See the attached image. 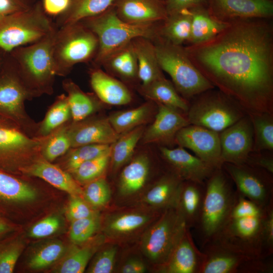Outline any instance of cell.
<instances>
[{
  "instance_id": "c3c4849f",
  "label": "cell",
  "mask_w": 273,
  "mask_h": 273,
  "mask_svg": "<svg viewBox=\"0 0 273 273\" xmlns=\"http://www.w3.org/2000/svg\"><path fill=\"white\" fill-rule=\"evenodd\" d=\"M82 195L90 206L100 208L104 207L109 202L111 190L106 179L101 177L86 184Z\"/></svg>"
},
{
  "instance_id": "4fadbf2b",
  "label": "cell",
  "mask_w": 273,
  "mask_h": 273,
  "mask_svg": "<svg viewBox=\"0 0 273 273\" xmlns=\"http://www.w3.org/2000/svg\"><path fill=\"white\" fill-rule=\"evenodd\" d=\"M221 167L241 195L262 207L273 200V174L246 164L224 163Z\"/></svg>"
},
{
  "instance_id": "5b68a950",
  "label": "cell",
  "mask_w": 273,
  "mask_h": 273,
  "mask_svg": "<svg viewBox=\"0 0 273 273\" xmlns=\"http://www.w3.org/2000/svg\"><path fill=\"white\" fill-rule=\"evenodd\" d=\"M235 193L222 167L215 169L205 181L203 203L194 228L202 245L212 239L220 229L232 207Z\"/></svg>"
},
{
  "instance_id": "94428289",
  "label": "cell",
  "mask_w": 273,
  "mask_h": 273,
  "mask_svg": "<svg viewBox=\"0 0 273 273\" xmlns=\"http://www.w3.org/2000/svg\"><path fill=\"white\" fill-rule=\"evenodd\" d=\"M26 5L30 6L32 5L31 0H16Z\"/></svg>"
},
{
  "instance_id": "91938a15",
  "label": "cell",
  "mask_w": 273,
  "mask_h": 273,
  "mask_svg": "<svg viewBox=\"0 0 273 273\" xmlns=\"http://www.w3.org/2000/svg\"><path fill=\"white\" fill-rule=\"evenodd\" d=\"M15 226L9 219L0 215V238L13 232Z\"/></svg>"
},
{
  "instance_id": "cb8c5ba5",
  "label": "cell",
  "mask_w": 273,
  "mask_h": 273,
  "mask_svg": "<svg viewBox=\"0 0 273 273\" xmlns=\"http://www.w3.org/2000/svg\"><path fill=\"white\" fill-rule=\"evenodd\" d=\"M23 175L40 178L70 195H82L83 190L70 173L42 157L27 167Z\"/></svg>"
},
{
  "instance_id": "f907efd6",
  "label": "cell",
  "mask_w": 273,
  "mask_h": 273,
  "mask_svg": "<svg viewBox=\"0 0 273 273\" xmlns=\"http://www.w3.org/2000/svg\"><path fill=\"white\" fill-rule=\"evenodd\" d=\"M61 220L55 215L44 218L34 224L29 231V236L33 238H42L55 234L61 226Z\"/></svg>"
},
{
  "instance_id": "6da1fadb",
  "label": "cell",
  "mask_w": 273,
  "mask_h": 273,
  "mask_svg": "<svg viewBox=\"0 0 273 273\" xmlns=\"http://www.w3.org/2000/svg\"><path fill=\"white\" fill-rule=\"evenodd\" d=\"M264 19H236L184 48L201 73L248 114L273 110V32Z\"/></svg>"
},
{
  "instance_id": "816d5d0a",
  "label": "cell",
  "mask_w": 273,
  "mask_h": 273,
  "mask_svg": "<svg viewBox=\"0 0 273 273\" xmlns=\"http://www.w3.org/2000/svg\"><path fill=\"white\" fill-rule=\"evenodd\" d=\"M96 213L92 209V206L79 196L71 195L66 210L67 217L71 222L90 216Z\"/></svg>"
},
{
  "instance_id": "603a6c76",
  "label": "cell",
  "mask_w": 273,
  "mask_h": 273,
  "mask_svg": "<svg viewBox=\"0 0 273 273\" xmlns=\"http://www.w3.org/2000/svg\"><path fill=\"white\" fill-rule=\"evenodd\" d=\"M37 193L32 185L18 175L0 170V215L7 218L15 206L34 200Z\"/></svg>"
},
{
  "instance_id": "680465c9",
  "label": "cell",
  "mask_w": 273,
  "mask_h": 273,
  "mask_svg": "<svg viewBox=\"0 0 273 273\" xmlns=\"http://www.w3.org/2000/svg\"><path fill=\"white\" fill-rule=\"evenodd\" d=\"M146 270V266L142 261L132 258L122 265L120 271L123 273H143Z\"/></svg>"
},
{
  "instance_id": "e575fe53",
  "label": "cell",
  "mask_w": 273,
  "mask_h": 273,
  "mask_svg": "<svg viewBox=\"0 0 273 273\" xmlns=\"http://www.w3.org/2000/svg\"><path fill=\"white\" fill-rule=\"evenodd\" d=\"M160 30L162 38L174 45L189 42L191 30L192 12L184 10L167 16Z\"/></svg>"
},
{
  "instance_id": "ac0fdd59",
  "label": "cell",
  "mask_w": 273,
  "mask_h": 273,
  "mask_svg": "<svg viewBox=\"0 0 273 273\" xmlns=\"http://www.w3.org/2000/svg\"><path fill=\"white\" fill-rule=\"evenodd\" d=\"M159 150L163 158L171 168L172 172L184 181L204 183L216 169L181 147L171 149L162 146Z\"/></svg>"
},
{
  "instance_id": "b9f144b4",
  "label": "cell",
  "mask_w": 273,
  "mask_h": 273,
  "mask_svg": "<svg viewBox=\"0 0 273 273\" xmlns=\"http://www.w3.org/2000/svg\"><path fill=\"white\" fill-rule=\"evenodd\" d=\"M67 249L61 241L51 240L37 247L28 260V267L34 270L42 269L60 260Z\"/></svg>"
},
{
  "instance_id": "f546056e",
  "label": "cell",
  "mask_w": 273,
  "mask_h": 273,
  "mask_svg": "<svg viewBox=\"0 0 273 273\" xmlns=\"http://www.w3.org/2000/svg\"><path fill=\"white\" fill-rule=\"evenodd\" d=\"M103 242L101 237L96 238L88 243H84L81 247L73 246L66 251L59 263L54 269L59 273H82L93 255Z\"/></svg>"
},
{
  "instance_id": "2e32d148",
  "label": "cell",
  "mask_w": 273,
  "mask_h": 273,
  "mask_svg": "<svg viewBox=\"0 0 273 273\" xmlns=\"http://www.w3.org/2000/svg\"><path fill=\"white\" fill-rule=\"evenodd\" d=\"M174 141L178 146L192 151L197 157L214 168H221L219 132L189 124L177 132Z\"/></svg>"
},
{
  "instance_id": "4316f807",
  "label": "cell",
  "mask_w": 273,
  "mask_h": 273,
  "mask_svg": "<svg viewBox=\"0 0 273 273\" xmlns=\"http://www.w3.org/2000/svg\"><path fill=\"white\" fill-rule=\"evenodd\" d=\"M138 62V76L146 86L164 77L158 64L154 44L149 39L138 37L132 40Z\"/></svg>"
},
{
  "instance_id": "7402d4cb",
  "label": "cell",
  "mask_w": 273,
  "mask_h": 273,
  "mask_svg": "<svg viewBox=\"0 0 273 273\" xmlns=\"http://www.w3.org/2000/svg\"><path fill=\"white\" fill-rule=\"evenodd\" d=\"M158 111L152 124L144 131V144L165 143L175 141L177 132L190 124L187 117L179 111L157 103Z\"/></svg>"
},
{
  "instance_id": "f6af8a7d",
  "label": "cell",
  "mask_w": 273,
  "mask_h": 273,
  "mask_svg": "<svg viewBox=\"0 0 273 273\" xmlns=\"http://www.w3.org/2000/svg\"><path fill=\"white\" fill-rule=\"evenodd\" d=\"M9 234L0 238V273L14 271L24 247L20 238Z\"/></svg>"
},
{
  "instance_id": "6125c7cd",
  "label": "cell",
  "mask_w": 273,
  "mask_h": 273,
  "mask_svg": "<svg viewBox=\"0 0 273 273\" xmlns=\"http://www.w3.org/2000/svg\"><path fill=\"white\" fill-rule=\"evenodd\" d=\"M3 65V59L2 56L0 55V68L2 67Z\"/></svg>"
},
{
  "instance_id": "83f0119b",
  "label": "cell",
  "mask_w": 273,
  "mask_h": 273,
  "mask_svg": "<svg viewBox=\"0 0 273 273\" xmlns=\"http://www.w3.org/2000/svg\"><path fill=\"white\" fill-rule=\"evenodd\" d=\"M192 12L191 45L207 41L214 37L229 25V21L220 20L213 16L205 7L190 9Z\"/></svg>"
},
{
  "instance_id": "11a10c76",
  "label": "cell",
  "mask_w": 273,
  "mask_h": 273,
  "mask_svg": "<svg viewBox=\"0 0 273 273\" xmlns=\"http://www.w3.org/2000/svg\"><path fill=\"white\" fill-rule=\"evenodd\" d=\"M245 164L273 174V157L271 155L263 154L261 152H252Z\"/></svg>"
},
{
  "instance_id": "1f68e13d",
  "label": "cell",
  "mask_w": 273,
  "mask_h": 273,
  "mask_svg": "<svg viewBox=\"0 0 273 273\" xmlns=\"http://www.w3.org/2000/svg\"><path fill=\"white\" fill-rule=\"evenodd\" d=\"M142 91L146 97L157 103L186 113L189 110V105L186 99L179 95L174 85L164 77L142 86Z\"/></svg>"
},
{
  "instance_id": "bcb514c9",
  "label": "cell",
  "mask_w": 273,
  "mask_h": 273,
  "mask_svg": "<svg viewBox=\"0 0 273 273\" xmlns=\"http://www.w3.org/2000/svg\"><path fill=\"white\" fill-rule=\"evenodd\" d=\"M110 162V154L82 163L71 172L79 183L84 184L102 177Z\"/></svg>"
},
{
  "instance_id": "7bdbcfd3",
  "label": "cell",
  "mask_w": 273,
  "mask_h": 273,
  "mask_svg": "<svg viewBox=\"0 0 273 273\" xmlns=\"http://www.w3.org/2000/svg\"><path fill=\"white\" fill-rule=\"evenodd\" d=\"M254 132L252 152L272 151L273 150L272 113H260L249 114Z\"/></svg>"
},
{
  "instance_id": "f1b7e54d",
  "label": "cell",
  "mask_w": 273,
  "mask_h": 273,
  "mask_svg": "<svg viewBox=\"0 0 273 273\" xmlns=\"http://www.w3.org/2000/svg\"><path fill=\"white\" fill-rule=\"evenodd\" d=\"M183 181L173 172L163 176L147 192L143 198L144 203L161 210L174 205Z\"/></svg>"
},
{
  "instance_id": "d4e9b609",
  "label": "cell",
  "mask_w": 273,
  "mask_h": 273,
  "mask_svg": "<svg viewBox=\"0 0 273 273\" xmlns=\"http://www.w3.org/2000/svg\"><path fill=\"white\" fill-rule=\"evenodd\" d=\"M90 83L98 99L108 105L120 106L129 103L131 93L122 82L98 68L90 72Z\"/></svg>"
},
{
  "instance_id": "3957f363",
  "label": "cell",
  "mask_w": 273,
  "mask_h": 273,
  "mask_svg": "<svg viewBox=\"0 0 273 273\" xmlns=\"http://www.w3.org/2000/svg\"><path fill=\"white\" fill-rule=\"evenodd\" d=\"M57 28L39 40L9 53L11 63L34 98L54 93L57 76L53 51Z\"/></svg>"
},
{
  "instance_id": "ba28073f",
  "label": "cell",
  "mask_w": 273,
  "mask_h": 273,
  "mask_svg": "<svg viewBox=\"0 0 273 273\" xmlns=\"http://www.w3.org/2000/svg\"><path fill=\"white\" fill-rule=\"evenodd\" d=\"M98 46L96 35L81 22L58 27L53 51L56 76H65L76 64L94 59Z\"/></svg>"
},
{
  "instance_id": "7a4b0ae2",
  "label": "cell",
  "mask_w": 273,
  "mask_h": 273,
  "mask_svg": "<svg viewBox=\"0 0 273 273\" xmlns=\"http://www.w3.org/2000/svg\"><path fill=\"white\" fill-rule=\"evenodd\" d=\"M266 207L259 205L236 191L227 216L210 241L249 257H267L264 254L263 242Z\"/></svg>"
},
{
  "instance_id": "db71d44e",
  "label": "cell",
  "mask_w": 273,
  "mask_h": 273,
  "mask_svg": "<svg viewBox=\"0 0 273 273\" xmlns=\"http://www.w3.org/2000/svg\"><path fill=\"white\" fill-rule=\"evenodd\" d=\"M167 15L184 10L207 6V0H166L164 2Z\"/></svg>"
},
{
  "instance_id": "9f6ffc18",
  "label": "cell",
  "mask_w": 273,
  "mask_h": 273,
  "mask_svg": "<svg viewBox=\"0 0 273 273\" xmlns=\"http://www.w3.org/2000/svg\"><path fill=\"white\" fill-rule=\"evenodd\" d=\"M71 0H42V9L48 16H59L69 8Z\"/></svg>"
},
{
  "instance_id": "8992f818",
  "label": "cell",
  "mask_w": 273,
  "mask_h": 273,
  "mask_svg": "<svg viewBox=\"0 0 273 273\" xmlns=\"http://www.w3.org/2000/svg\"><path fill=\"white\" fill-rule=\"evenodd\" d=\"M56 25L44 13L40 2L0 20V51L10 53L33 43L51 33Z\"/></svg>"
},
{
  "instance_id": "be15d7a7",
  "label": "cell",
  "mask_w": 273,
  "mask_h": 273,
  "mask_svg": "<svg viewBox=\"0 0 273 273\" xmlns=\"http://www.w3.org/2000/svg\"><path fill=\"white\" fill-rule=\"evenodd\" d=\"M159 1H160L163 3H164L165 2L166 0H159Z\"/></svg>"
},
{
  "instance_id": "836d02e7",
  "label": "cell",
  "mask_w": 273,
  "mask_h": 273,
  "mask_svg": "<svg viewBox=\"0 0 273 273\" xmlns=\"http://www.w3.org/2000/svg\"><path fill=\"white\" fill-rule=\"evenodd\" d=\"M62 87L67 94L73 122L82 120L96 112L97 105L94 97L82 91L72 80L65 79Z\"/></svg>"
},
{
  "instance_id": "30bf717a",
  "label": "cell",
  "mask_w": 273,
  "mask_h": 273,
  "mask_svg": "<svg viewBox=\"0 0 273 273\" xmlns=\"http://www.w3.org/2000/svg\"><path fill=\"white\" fill-rule=\"evenodd\" d=\"M211 90L200 94V96L189 106L187 117L190 124L219 133L247 113L220 91Z\"/></svg>"
},
{
  "instance_id": "7dc6e473",
  "label": "cell",
  "mask_w": 273,
  "mask_h": 273,
  "mask_svg": "<svg viewBox=\"0 0 273 273\" xmlns=\"http://www.w3.org/2000/svg\"><path fill=\"white\" fill-rule=\"evenodd\" d=\"M100 224V217L97 212L90 216L71 221L70 240L75 245L87 242L99 230Z\"/></svg>"
},
{
  "instance_id": "7c38bea8",
  "label": "cell",
  "mask_w": 273,
  "mask_h": 273,
  "mask_svg": "<svg viewBox=\"0 0 273 273\" xmlns=\"http://www.w3.org/2000/svg\"><path fill=\"white\" fill-rule=\"evenodd\" d=\"M0 72V115L18 125L26 133L35 138L38 123L28 114L26 101L35 98L11 62Z\"/></svg>"
},
{
  "instance_id": "d6a6232c",
  "label": "cell",
  "mask_w": 273,
  "mask_h": 273,
  "mask_svg": "<svg viewBox=\"0 0 273 273\" xmlns=\"http://www.w3.org/2000/svg\"><path fill=\"white\" fill-rule=\"evenodd\" d=\"M115 0H71L68 10L59 16L56 26L60 27L99 15L111 7Z\"/></svg>"
},
{
  "instance_id": "60d3db41",
  "label": "cell",
  "mask_w": 273,
  "mask_h": 273,
  "mask_svg": "<svg viewBox=\"0 0 273 273\" xmlns=\"http://www.w3.org/2000/svg\"><path fill=\"white\" fill-rule=\"evenodd\" d=\"M71 120L46 136L41 138L40 154L42 158L53 162L64 155L71 148L68 134V125Z\"/></svg>"
},
{
  "instance_id": "d6986e66",
  "label": "cell",
  "mask_w": 273,
  "mask_h": 273,
  "mask_svg": "<svg viewBox=\"0 0 273 273\" xmlns=\"http://www.w3.org/2000/svg\"><path fill=\"white\" fill-rule=\"evenodd\" d=\"M68 125L71 147L89 144L112 145L119 137L107 118L90 117Z\"/></svg>"
},
{
  "instance_id": "9a60e30c",
  "label": "cell",
  "mask_w": 273,
  "mask_h": 273,
  "mask_svg": "<svg viewBox=\"0 0 273 273\" xmlns=\"http://www.w3.org/2000/svg\"><path fill=\"white\" fill-rule=\"evenodd\" d=\"M220 162L245 164L253 151L254 132L252 120L247 114L237 122L219 132Z\"/></svg>"
},
{
  "instance_id": "ee69618b",
  "label": "cell",
  "mask_w": 273,
  "mask_h": 273,
  "mask_svg": "<svg viewBox=\"0 0 273 273\" xmlns=\"http://www.w3.org/2000/svg\"><path fill=\"white\" fill-rule=\"evenodd\" d=\"M123 77L132 79L138 76V62L132 41L112 54L104 64Z\"/></svg>"
},
{
  "instance_id": "44dd1931",
  "label": "cell",
  "mask_w": 273,
  "mask_h": 273,
  "mask_svg": "<svg viewBox=\"0 0 273 273\" xmlns=\"http://www.w3.org/2000/svg\"><path fill=\"white\" fill-rule=\"evenodd\" d=\"M113 6L117 16L131 24H153L168 16L164 3L159 0H115Z\"/></svg>"
},
{
  "instance_id": "52a82bcc",
  "label": "cell",
  "mask_w": 273,
  "mask_h": 273,
  "mask_svg": "<svg viewBox=\"0 0 273 273\" xmlns=\"http://www.w3.org/2000/svg\"><path fill=\"white\" fill-rule=\"evenodd\" d=\"M154 46L160 68L169 74L176 90L184 98H191L214 88L181 46L162 39Z\"/></svg>"
},
{
  "instance_id": "ffe728a7",
  "label": "cell",
  "mask_w": 273,
  "mask_h": 273,
  "mask_svg": "<svg viewBox=\"0 0 273 273\" xmlns=\"http://www.w3.org/2000/svg\"><path fill=\"white\" fill-rule=\"evenodd\" d=\"M190 229L186 227L168 260L159 268L165 273H199L205 254L196 246Z\"/></svg>"
},
{
  "instance_id": "8d00e7d4",
  "label": "cell",
  "mask_w": 273,
  "mask_h": 273,
  "mask_svg": "<svg viewBox=\"0 0 273 273\" xmlns=\"http://www.w3.org/2000/svg\"><path fill=\"white\" fill-rule=\"evenodd\" d=\"M152 219L151 215L137 212H124L107 219L105 231L108 236L120 237L140 230Z\"/></svg>"
},
{
  "instance_id": "681fc988",
  "label": "cell",
  "mask_w": 273,
  "mask_h": 273,
  "mask_svg": "<svg viewBox=\"0 0 273 273\" xmlns=\"http://www.w3.org/2000/svg\"><path fill=\"white\" fill-rule=\"evenodd\" d=\"M117 248L108 246L98 252L90 263L87 272L89 273H110L114 268Z\"/></svg>"
},
{
  "instance_id": "484cf974",
  "label": "cell",
  "mask_w": 273,
  "mask_h": 273,
  "mask_svg": "<svg viewBox=\"0 0 273 273\" xmlns=\"http://www.w3.org/2000/svg\"><path fill=\"white\" fill-rule=\"evenodd\" d=\"M205 193V183L190 180L182 183L174 205L187 227L194 228L199 216Z\"/></svg>"
},
{
  "instance_id": "8fae6325",
  "label": "cell",
  "mask_w": 273,
  "mask_h": 273,
  "mask_svg": "<svg viewBox=\"0 0 273 273\" xmlns=\"http://www.w3.org/2000/svg\"><path fill=\"white\" fill-rule=\"evenodd\" d=\"M186 227L174 205L166 208L142 238L141 248L144 254L159 268L168 260Z\"/></svg>"
},
{
  "instance_id": "277c9868",
  "label": "cell",
  "mask_w": 273,
  "mask_h": 273,
  "mask_svg": "<svg viewBox=\"0 0 273 273\" xmlns=\"http://www.w3.org/2000/svg\"><path fill=\"white\" fill-rule=\"evenodd\" d=\"M80 22L98 38V49L94 58V62L98 65L104 64L112 54L136 38L151 39L156 36L153 24L127 23L117 16L113 5L103 13Z\"/></svg>"
},
{
  "instance_id": "d590c367",
  "label": "cell",
  "mask_w": 273,
  "mask_h": 273,
  "mask_svg": "<svg viewBox=\"0 0 273 273\" xmlns=\"http://www.w3.org/2000/svg\"><path fill=\"white\" fill-rule=\"evenodd\" d=\"M71 120V114L66 95L58 96L38 123L35 138H42Z\"/></svg>"
},
{
  "instance_id": "74e56055",
  "label": "cell",
  "mask_w": 273,
  "mask_h": 273,
  "mask_svg": "<svg viewBox=\"0 0 273 273\" xmlns=\"http://www.w3.org/2000/svg\"><path fill=\"white\" fill-rule=\"evenodd\" d=\"M111 145L89 144L71 147L58 159L57 164L65 170L71 172L81 164L87 161L111 153Z\"/></svg>"
},
{
  "instance_id": "f35d334b",
  "label": "cell",
  "mask_w": 273,
  "mask_h": 273,
  "mask_svg": "<svg viewBox=\"0 0 273 273\" xmlns=\"http://www.w3.org/2000/svg\"><path fill=\"white\" fill-rule=\"evenodd\" d=\"M144 131L143 125L138 126L121 134L111 145L110 162L114 169H118L130 160Z\"/></svg>"
},
{
  "instance_id": "5bb4252c",
  "label": "cell",
  "mask_w": 273,
  "mask_h": 273,
  "mask_svg": "<svg viewBox=\"0 0 273 273\" xmlns=\"http://www.w3.org/2000/svg\"><path fill=\"white\" fill-rule=\"evenodd\" d=\"M205 258L199 273H256L258 258L232 251L213 241L202 245Z\"/></svg>"
},
{
  "instance_id": "4dcf8cb0",
  "label": "cell",
  "mask_w": 273,
  "mask_h": 273,
  "mask_svg": "<svg viewBox=\"0 0 273 273\" xmlns=\"http://www.w3.org/2000/svg\"><path fill=\"white\" fill-rule=\"evenodd\" d=\"M150 165L148 157L140 155L123 168L119 181V190L122 195H130L142 189L149 175Z\"/></svg>"
},
{
  "instance_id": "ab89813d",
  "label": "cell",
  "mask_w": 273,
  "mask_h": 273,
  "mask_svg": "<svg viewBox=\"0 0 273 273\" xmlns=\"http://www.w3.org/2000/svg\"><path fill=\"white\" fill-rule=\"evenodd\" d=\"M152 108L144 104L135 108L112 113L107 118L114 130L121 135L143 125L150 116Z\"/></svg>"
},
{
  "instance_id": "6f0895ef",
  "label": "cell",
  "mask_w": 273,
  "mask_h": 273,
  "mask_svg": "<svg viewBox=\"0 0 273 273\" xmlns=\"http://www.w3.org/2000/svg\"><path fill=\"white\" fill-rule=\"evenodd\" d=\"M31 5H26L16 0H0V20L10 15L26 10Z\"/></svg>"
},
{
  "instance_id": "f5cc1de1",
  "label": "cell",
  "mask_w": 273,
  "mask_h": 273,
  "mask_svg": "<svg viewBox=\"0 0 273 273\" xmlns=\"http://www.w3.org/2000/svg\"><path fill=\"white\" fill-rule=\"evenodd\" d=\"M264 254L265 257L273 254V200L266 207L263 228Z\"/></svg>"
},
{
  "instance_id": "e0dca14e",
  "label": "cell",
  "mask_w": 273,
  "mask_h": 273,
  "mask_svg": "<svg viewBox=\"0 0 273 273\" xmlns=\"http://www.w3.org/2000/svg\"><path fill=\"white\" fill-rule=\"evenodd\" d=\"M209 12L224 21L267 19L273 15L271 0H207Z\"/></svg>"
},
{
  "instance_id": "9c48e42d",
  "label": "cell",
  "mask_w": 273,
  "mask_h": 273,
  "mask_svg": "<svg viewBox=\"0 0 273 273\" xmlns=\"http://www.w3.org/2000/svg\"><path fill=\"white\" fill-rule=\"evenodd\" d=\"M41 139L33 138L0 115V170L15 175L41 157Z\"/></svg>"
}]
</instances>
